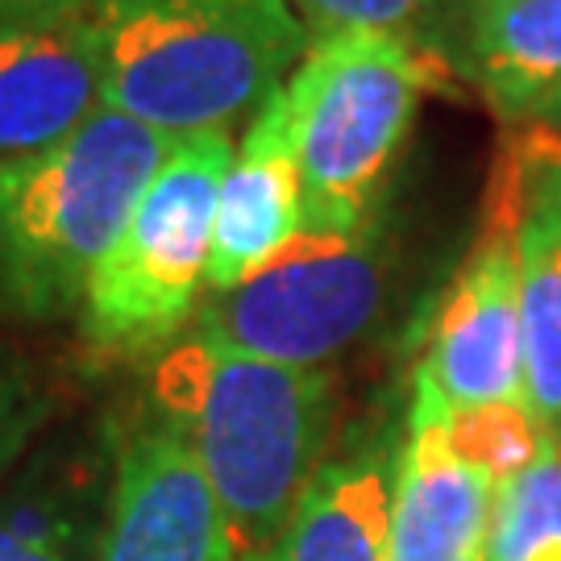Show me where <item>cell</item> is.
Masks as SVG:
<instances>
[{"mask_svg":"<svg viewBox=\"0 0 561 561\" xmlns=\"http://www.w3.org/2000/svg\"><path fill=\"white\" fill-rule=\"evenodd\" d=\"M308 229L304 217V175L291 134L287 92H275L245 125L233 159L225 167L217 196V233L208 262V296L245 283L287 241Z\"/></svg>","mask_w":561,"mask_h":561,"instance_id":"cell-13","label":"cell"},{"mask_svg":"<svg viewBox=\"0 0 561 561\" xmlns=\"http://www.w3.org/2000/svg\"><path fill=\"white\" fill-rule=\"evenodd\" d=\"M545 437H549V428L528 408V400L479 403V408L449 412V442H454V449L495 491L541 458Z\"/></svg>","mask_w":561,"mask_h":561,"instance_id":"cell-17","label":"cell"},{"mask_svg":"<svg viewBox=\"0 0 561 561\" xmlns=\"http://www.w3.org/2000/svg\"><path fill=\"white\" fill-rule=\"evenodd\" d=\"M482 553L486 561H561V433H549L541 458L495 491Z\"/></svg>","mask_w":561,"mask_h":561,"instance_id":"cell-16","label":"cell"},{"mask_svg":"<svg viewBox=\"0 0 561 561\" xmlns=\"http://www.w3.org/2000/svg\"><path fill=\"white\" fill-rule=\"evenodd\" d=\"M50 412L55 396L38 366L18 350L0 345V479L34 449Z\"/></svg>","mask_w":561,"mask_h":561,"instance_id":"cell-18","label":"cell"},{"mask_svg":"<svg viewBox=\"0 0 561 561\" xmlns=\"http://www.w3.org/2000/svg\"><path fill=\"white\" fill-rule=\"evenodd\" d=\"M449 71L396 34H333L308 46L287 80L308 229L375 221L387 175L416 125L428 88Z\"/></svg>","mask_w":561,"mask_h":561,"instance_id":"cell-4","label":"cell"},{"mask_svg":"<svg viewBox=\"0 0 561 561\" xmlns=\"http://www.w3.org/2000/svg\"><path fill=\"white\" fill-rule=\"evenodd\" d=\"M391 482L382 449L324 461L266 561H391Z\"/></svg>","mask_w":561,"mask_h":561,"instance_id":"cell-15","label":"cell"},{"mask_svg":"<svg viewBox=\"0 0 561 561\" xmlns=\"http://www.w3.org/2000/svg\"><path fill=\"white\" fill-rule=\"evenodd\" d=\"M445 67L516 129H561V0H500L461 25Z\"/></svg>","mask_w":561,"mask_h":561,"instance_id":"cell-14","label":"cell"},{"mask_svg":"<svg viewBox=\"0 0 561 561\" xmlns=\"http://www.w3.org/2000/svg\"><path fill=\"white\" fill-rule=\"evenodd\" d=\"M312 42L333 34H396L416 42L428 0H291Z\"/></svg>","mask_w":561,"mask_h":561,"instance_id":"cell-19","label":"cell"},{"mask_svg":"<svg viewBox=\"0 0 561 561\" xmlns=\"http://www.w3.org/2000/svg\"><path fill=\"white\" fill-rule=\"evenodd\" d=\"M495 486L449 442V408L416 375L408 437L391 482V561H461L479 553Z\"/></svg>","mask_w":561,"mask_h":561,"instance_id":"cell-12","label":"cell"},{"mask_svg":"<svg viewBox=\"0 0 561 561\" xmlns=\"http://www.w3.org/2000/svg\"><path fill=\"white\" fill-rule=\"evenodd\" d=\"M171 138L101 108L62 141L0 167V317L80 312L92 271L125 229Z\"/></svg>","mask_w":561,"mask_h":561,"instance_id":"cell-3","label":"cell"},{"mask_svg":"<svg viewBox=\"0 0 561 561\" xmlns=\"http://www.w3.org/2000/svg\"><path fill=\"white\" fill-rule=\"evenodd\" d=\"M461 561H486V553L479 549V553H470V558H461Z\"/></svg>","mask_w":561,"mask_h":561,"instance_id":"cell-21","label":"cell"},{"mask_svg":"<svg viewBox=\"0 0 561 561\" xmlns=\"http://www.w3.org/2000/svg\"><path fill=\"white\" fill-rule=\"evenodd\" d=\"M150 396L201 458L241 561H266L324 466L337 412L329 370L262 362L192 333L159 358Z\"/></svg>","mask_w":561,"mask_h":561,"instance_id":"cell-1","label":"cell"},{"mask_svg":"<svg viewBox=\"0 0 561 561\" xmlns=\"http://www.w3.org/2000/svg\"><path fill=\"white\" fill-rule=\"evenodd\" d=\"M308 46L291 0H104V108L171 141L229 134Z\"/></svg>","mask_w":561,"mask_h":561,"instance_id":"cell-2","label":"cell"},{"mask_svg":"<svg viewBox=\"0 0 561 561\" xmlns=\"http://www.w3.org/2000/svg\"><path fill=\"white\" fill-rule=\"evenodd\" d=\"M201 458L162 412L117 433V470L96 561H238Z\"/></svg>","mask_w":561,"mask_h":561,"instance_id":"cell-9","label":"cell"},{"mask_svg":"<svg viewBox=\"0 0 561 561\" xmlns=\"http://www.w3.org/2000/svg\"><path fill=\"white\" fill-rule=\"evenodd\" d=\"M486 196L516 221L524 317V400L561 433V134L520 129L503 146Z\"/></svg>","mask_w":561,"mask_h":561,"instance_id":"cell-10","label":"cell"},{"mask_svg":"<svg viewBox=\"0 0 561 561\" xmlns=\"http://www.w3.org/2000/svg\"><path fill=\"white\" fill-rule=\"evenodd\" d=\"M387 296L379 225L304 229L275 259L196 312V333L250 358L324 370L375 324Z\"/></svg>","mask_w":561,"mask_h":561,"instance_id":"cell-6","label":"cell"},{"mask_svg":"<svg viewBox=\"0 0 561 561\" xmlns=\"http://www.w3.org/2000/svg\"><path fill=\"white\" fill-rule=\"evenodd\" d=\"M491 4H500V0H428L421 34H416V46H424L428 55L442 59L445 46L454 42V34H458L461 25L474 18V13H482V9H491Z\"/></svg>","mask_w":561,"mask_h":561,"instance_id":"cell-20","label":"cell"},{"mask_svg":"<svg viewBox=\"0 0 561 561\" xmlns=\"http://www.w3.org/2000/svg\"><path fill=\"white\" fill-rule=\"evenodd\" d=\"M449 412L524 400V317L516 221L486 196L482 233L433 312L428 350L416 370Z\"/></svg>","mask_w":561,"mask_h":561,"instance_id":"cell-8","label":"cell"},{"mask_svg":"<svg viewBox=\"0 0 561 561\" xmlns=\"http://www.w3.org/2000/svg\"><path fill=\"white\" fill-rule=\"evenodd\" d=\"M117 470V428L55 433L0 479V561H96Z\"/></svg>","mask_w":561,"mask_h":561,"instance_id":"cell-11","label":"cell"},{"mask_svg":"<svg viewBox=\"0 0 561 561\" xmlns=\"http://www.w3.org/2000/svg\"><path fill=\"white\" fill-rule=\"evenodd\" d=\"M104 108V0H0V167Z\"/></svg>","mask_w":561,"mask_h":561,"instance_id":"cell-7","label":"cell"},{"mask_svg":"<svg viewBox=\"0 0 561 561\" xmlns=\"http://www.w3.org/2000/svg\"><path fill=\"white\" fill-rule=\"evenodd\" d=\"M229 159V134L171 141L125 229L88 279L76 317L92 354H167L201 312L217 233V196Z\"/></svg>","mask_w":561,"mask_h":561,"instance_id":"cell-5","label":"cell"}]
</instances>
